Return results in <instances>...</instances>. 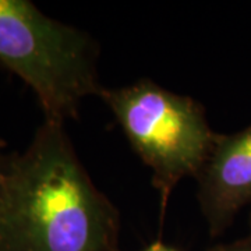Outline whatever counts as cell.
Wrapping results in <instances>:
<instances>
[{"instance_id":"cell-1","label":"cell","mask_w":251,"mask_h":251,"mask_svg":"<svg viewBox=\"0 0 251 251\" xmlns=\"http://www.w3.org/2000/svg\"><path fill=\"white\" fill-rule=\"evenodd\" d=\"M120 215L77 156L63 123L45 120L0 169V251H120Z\"/></svg>"},{"instance_id":"cell-2","label":"cell","mask_w":251,"mask_h":251,"mask_svg":"<svg viewBox=\"0 0 251 251\" xmlns=\"http://www.w3.org/2000/svg\"><path fill=\"white\" fill-rule=\"evenodd\" d=\"M98 45L78 28L48 17L28 0H0V66L34 91L45 120L77 119L102 91Z\"/></svg>"},{"instance_id":"cell-3","label":"cell","mask_w":251,"mask_h":251,"mask_svg":"<svg viewBox=\"0 0 251 251\" xmlns=\"http://www.w3.org/2000/svg\"><path fill=\"white\" fill-rule=\"evenodd\" d=\"M98 97L152 172L162 224L173 190L183 179L197 177L221 134L211 128L205 109L196 99L150 78L117 88L103 87Z\"/></svg>"},{"instance_id":"cell-4","label":"cell","mask_w":251,"mask_h":251,"mask_svg":"<svg viewBox=\"0 0 251 251\" xmlns=\"http://www.w3.org/2000/svg\"><path fill=\"white\" fill-rule=\"evenodd\" d=\"M196 180L208 232L218 237L251 204V125L233 134L219 135Z\"/></svg>"},{"instance_id":"cell-5","label":"cell","mask_w":251,"mask_h":251,"mask_svg":"<svg viewBox=\"0 0 251 251\" xmlns=\"http://www.w3.org/2000/svg\"><path fill=\"white\" fill-rule=\"evenodd\" d=\"M208 251H251V232L249 236L230 243H221Z\"/></svg>"},{"instance_id":"cell-6","label":"cell","mask_w":251,"mask_h":251,"mask_svg":"<svg viewBox=\"0 0 251 251\" xmlns=\"http://www.w3.org/2000/svg\"><path fill=\"white\" fill-rule=\"evenodd\" d=\"M141 251H180V250L175 249V247H172V246L165 244V243L161 242V240H156V242L151 243L148 247H145V249Z\"/></svg>"},{"instance_id":"cell-7","label":"cell","mask_w":251,"mask_h":251,"mask_svg":"<svg viewBox=\"0 0 251 251\" xmlns=\"http://www.w3.org/2000/svg\"><path fill=\"white\" fill-rule=\"evenodd\" d=\"M250 227H251V218H250Z\"/></svg>"}]
</instances>
